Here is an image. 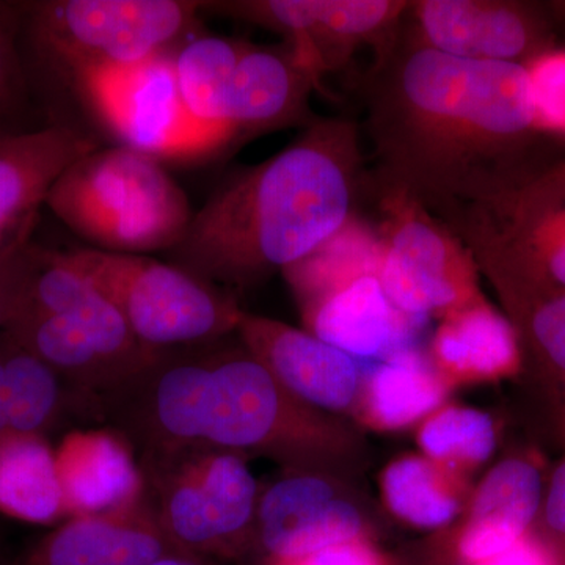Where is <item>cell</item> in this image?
<instances>
[{"label":"cell","mask_w":565,"mask_h":565,"mask_svg":"<svg viewBox=\"0 0 565 565\" xmlns=\"http://www.w3.org/2000/svg\"><path fill=\"white\" fill-rule=\"evenodd\" d=\"M360 98L371 177L441 223L565 154L564 140L539 126L526 66L445 54L405 20L374 51Z\"/></svg>","instance_id":"1"},{"label":"cell","mask_w":565,"mask_h":565,"mask_svg":"<svg viewBox=\"0 0 565 565\" xmlns=\"http://www.w3.org/2000/svg\"><path fill=\"white\" fill-rule=\"evenodd\" d=\"M367 172L359 122L316 118L273 158L223 181L170 263L211 285H258L359 217Z\"/></svg>","instance_id":"2"},{"label":"cell","mask_w":565,"mask_h":565,"mask_svg":"<svg viewBox=\"0 0 565 565\" xmlns=\"http://www.w3.org/2000/svg\"><path fill=\"white\" fill-rule=\"evenodd\" d=\"M44 204L92 248L125 255L172 250L195 215L162 162L122 145L71 163Z\"/></svg>","instance_id":"3"},{"label":"cell","mask_w":565,"mask_h":565,"mask_svg":"<svg viewBox=\"0 0 565 565\" xmlns=\"http://www.w3.org/2000/svg\"><path fill=\"white\" fill-rule=\"evenodd\" d=\"M110 300L145 348L177 351L236 332L243 313L232 297L172 263L96 248L65 252Z\"/></svg>","instance_id":"4"},{"label":"cell","mask_w":565,"mask_h":565,"mask_svg":"<svg viewBox=\"0 0 565 565\" xmlns=\"http://www.w3.org/2000/svg\"><path fill=\"white\" fill-rule=\"evenodd\" d=\"M202 10L203 2L185 0H50L28 9L29 32L74 82L178 50Z\"/></svg>","instance_id":"5"},{"label":"cell","mask_w":565,"mask_h":565,"mask_svg":"<svg viewBox=\"0 0 565 565\" xmlns=\"http://www.w3.org/2000/svg\"><path fill=\"white\" fill-rule=\"evenodd\" d=\"M363 204L373 207L379 280L401 315L446 316L484 299L473 256L422 204L375 181L370 172Z\"/></svg>","instance_id":"6"},{"label":"cell","mask_w":565,"mask_h":565,"mask_svg":"<svg viewBox=\"0 0 565 565\" xmlns=\"http://www.w3.org/2000/svg\"><path fill=\"white\" fill-rule=\"evenodd\" d=\"M148 504L174 548L233 563L256 539L258 486L243 457L199 448L154 462Z\"/></svg>","instance_id":"7"},{"label":"cell","mask_w":565,"mask_h":565,"mask_svg":"<svg viewBox=\"0 0 565 565\" xmlns=\"http://www.w3.org/2000/svg\"><path fill=\"white\" fill-rule=\"evenodd\" d=\"M177 51V50H174ZM74 81L82 102L122 147L162 161H202L228 145L193 120L182 102L173 52Z\"/></svg>","instance_id":"8"},{"label":"cell","mask_w":565,"mask_h":565,"mask_svg":"<svg viewBox=\"0 0 565 565\" xmlns=\"http://www.w3.org/2000/svg\"><path fill=\"white\" fill-rule=\"evenodd\" d=\"M212 388L207 448L222 451L307 452L323 441L310 405L292 396L247 349L210 351Z\"/></svg>","instance_id":"9"},{"label":"cell","mask_w":565,"mask_h":565,"mask_svg":"<svg viewBox=\"0 0 565 565\" xmlns=\"http://www.w3.org/2000/svg\"><path fill=\"white\" fill-rule=\"evenodd\" d=\"M404 20L424 44L445 54L527 66L559 50L565 2L416 0Z\"/></svg>","instance_id":"10"},{"label":"cell","mask_w":565,"mask_h":565,"mask_svg":"<svg viewBox=\"0 0 565 565\" xmlns=\"http://www.w3.org/2000/svg\"><path fill=\"white\" fill-rule=\"evenodd\" d=\"M405 0H234L203 10L281 33L323 77L341 71L356 51H374L399 29Z\"/></svg>","instance_id":"11"},{"label":"cell","mask_w":565,"mask_h":565,"mask_svg":"<svg viewBox=\"0 0 565 565\" xmlns=\"http://www.w3.org/2000/svg\"><path fill=\"white\" fill-rule=\"evenodd\" d=\"M467 248L501 253L565 288V154L494 202L444 223Z\"/></svg>","instance_id":"12"},{"label":"cell","mask_w":565,"mask_h":565,"mask_svg":"<svg viewBox=\"0 0 565 565\" xmlns=\"http://www.w3.org/2000/svg\"><path fill=\"white\" fill-rule=\"evenodd\" d=\"M308 332L352 359L404 352L403 316L379 280L377 263L344 267L299 299ZM407 318V316H405Z\"/></svg>","instance_id":"13"},{"label":"cell","mask_w":565,"mask_h":565,"mask_svg":"<svg viewBox=\"0 0 565 565\" xmlns=\"http://www.w3.org/2000/svg\"><path fill=\"white\" fill-rule=\"evenodd\" d=\"M322 77L292 44L245 43L230 82L226 122L236 143L316 120L311 92Z\"/></svg>","instance_id":"14"},{"label":"cell","mask_w":565,"mask_h":565,"mask_svg":"<svg viewBox=\"0 0 565 565\" xmlns=\"http://www.w3.org/2000/svg\"><path fill=\"white\" fill-rule=\"evenodd\" d=\"M236 332L244 348L310 407L345 411L359 394L355 359L308 330L243 311Z\"/></svg>","instance_id":"15"},{"label":"cell","mask_w":565,"mask_h":565,"mask_svg":"<svg viewBox=\"0 0 565 565\" xmlns=\"http://www.w3.org/2000/svg\"><path fill=\"white\" fill-rule=\"evenodd\" d=\"M31 315L70 316L104 359L131 381L159 355L137 340L118 308L66 258L65 252L44 250L11 319Z\"/></svg>","instance_id":"16"},{"label":"cell","mask_w":565,"mask_h":565,"mask_svg":"<svg viewBox=\"0 0 565 565\" xmlns=\"http://www.w3.org/2000/svg\"><path fill=\"white\" fill-rule=\"evenodd\" d=\"M362 531L359 511L319 476H288L259 498L256 541L269 561L360 541Z\"/></svg>","instance_id":"17"},{"label":"cell","mask_w":565,"mask_h":565,"mask_svg":"<svg viewBox=\"0 0 565 565\" xmlns=\"http://www.w3.org/2000/svg\"><path fill=\"white\" fill-rule=\"evenodd\" d=\"M68 519L122 514L145 503L147 475L125 435L74 430L55 449Z\"/></svg>","instance_id":"18"},{"label":"cell","mask_w":565,"mask_h":565,"mask_svg":"<svg viewBox=\"0 0 565 565\" xmlns=\"http://www.w3.org/2000/svg\"><path fill=\"white\" fill-rule=\"evenodd\" d=\"M96 148L98 141L70 126L0 132V248L39 215L52 185L71 163Z\"/></svg>","instance_id":"19"},{"label":"cell","mask_w":565,"mask_h":565,"mask_svg":"<svg viewBox=\"0 0 565 565\" xmlns=\"http://www.w3.org/2000/svg\"><path fill=\"white\" fill-rule=\"evenodd\" d=\"M174 552L143 503L122 514L73 516L14 565H147Z\"/></svg>","instance_id":"20"},{"label":"cell","mask_w":565,"mask_h":565,"mask_svg":"<svg viewBox=\"0 0 565 565\" xmlns=\"http://www.w3.org/2000/svg\"><path fill=\"white\" fill-rule=\"evenodd\" d=\"M150 390H143L145 418L150 419V435L156 459L206 448L212 370L210 351H163L140 374ZM148 435V437H150Z\"/></svg>","instance_id":"21"},{"label":"cell","mask_w":565,"mask_h":565,"mask_svg":"<svg viewBox=\"0 0 565 565\" xmlns=\"http://www.w3.org/2000/svg\"><path fill=\"white\" fill-rule=\"evenodd\" d=\"M542 503V478L534 463L509 459L479 486L459 553L471 565L500 555L527 535Z\"/></svg>","instance_id":"22"},{"label":"cell","mask_w":565,"mask_h":565,"mask_svg":"<svg viewBox=\"0 0 565 565\" xmlns=\"http://www.w3.org/2000/svg\"><path fill=\"white\" fill-rule=\"evenodd\" d=\"M476 267L492 281L514 327L520 349L565 375V288L527 273L489 248L470 250Z\"/></svg>","instance_id":"23"},{"label":"cell","mask_w":565,"mask_h":565,"mask_svg":"<svg viewBox=\"0 0 565 565\" xmlns=\"http://www.w3.org/2000/svg\"><path fill=\"white\" fill-rule=\"evenodd\" d=\"M434 355L441 371L460 381L505 377L516 373L523 360L514 327L486 299L445 316Z\"/></svg>","instance_id":"24"},{"label":"cell","mask_w":565,"mask_h":565,"mask_svg":"<svg viewBox=\"0 0 565 565\" xmlns=\"http://www.w3.org/2000/svg\"><path fill=\"white\" fill-rule=\"evenodd\" d=\"M3 332L50 364L63 382L82 392L114 397L132 382L104 359L90 337L70 316H20L11 319Z\"/></svg>","instance_id":"25"},{"label":"cell","mask_w":565,"mask_h":565,"mask_svg":"<svg viewBox=\"0 0 565 565\" xmlns=\"http://www.w3.org/2000/svg\"><path fill=\"white\" fill-rule=\"evenodd\" d=\"M0 515L32 525L68 516L55 451L43 435L9 430L0 437Z\"/></svg>","instance_id":"26"},{"label":"cell","mask_w":565,"mask_h":565,"mask_svg":"<svg viewBox=\"0 0 565 565\" xmlns=\"http://www.w3.org/2000/svg\"><path fill=\"white\" fill-rule=\"evenodd\" d=\"M244 46L245 41L199 36L173 52L174 73L185 109L193 120L228 147L236 140L226 122V98Z\"/></svg>","instance_id":"27"},{"label":"cell","mask_w":565,"mask_h":565,"mask_svg":"<svg viewBox=\"0 0 565 565\" xmlns=\"http://www.w3.org/2000/svg\"><path fill=\"white\" fill-rule=\"evenodd\" d=\"M445 394V382L426 360L412 351L397 352L367 377L364 414L382 429H401L433 415Z\"/></svg>","instance_id":"28"},{"label":"cell","mask_w":565,"mask_h":565,"mask_svg":"<svg viewBox=\"0 0 565 565\" xmlns=\"http://www.w3.org/2000/svg\"><path fill=\"white\" fill-rule=\"evenodd\" d=\"M0 356L6 367V412L10 430L43 435L62 412L61 375L3 330Z\"/></svg>","instance_id":"29"},{"label":"cell","mask_w":565,"mask_h":565,"mask_svg":"<svg viewBox=\"0 0 565 565\" xmlns=\"http://www.w3.org/2000/svg\"><path fill=\"white\" fill-rule=\"evenodd\" d=\"M386 505L397 519L416 527L448 525L459 512L451 479L427 457L408 456L386 468L382 478Z\"/></svg>","instance_id":"30"},{"label":"cell","mask_w":565,"mask_h":565,"mask_svg":"<svg viewBox=\"0 0 565 565\" xmlns=\"http://www.w3.org/2000/svg\"><path fill=\"white\" fill-rule=\"evenodd\" d=\"M424 456L444 468H468L484 463L493 455L497 433L484 412L448 407L434 412L419 429Z\"/></svg>","instance_id":"31"},{"label":"cell","mask_w":565,"mask_h":565,"mask_svg":"<svg viewBox=\"0 0 565 565\" xmlns=\"http://www.w3.org/2000/svg\"><path fill=\"white\" fill-rule=\"evenodd\" d=\"M39 215L22 226L21 232L0 248V332L17 313L25 288L43 258L44 248L33 243Z\"/></svg>","instance_id":"32"},{"label":"cell","mask_w":565,"mask_h":565,"mask_svg":"<svg viewBox=\"0 0 565 565\" xmlns=\"http://www.w3.org/2000/svg\"><path fill=\"white\" fill-rule=\"evenodd\" d=\"M526 68L539 126L565 140V50L548 52Z\"/></svg>","instance_id":"33"},{"label":"cell","mask_w":565,"mask_h":565,"mask_svg":"<svg viewBox=\"0 0 565 565\" xmlns=\"http://www.w3.org/2000/svg\"><path fill=\"white\" fill-rule=\"evenodd\" d=\"M20 11L13 3L0 2V121L21 96L22 76L17 50Z\"/></svg>","instance_id":"34"},{"label":"cell","mask_w":565,"mask_h":565,"mask_svg":"<svg viewBox=\"0 0 565 565\" xmlns=\"http://www.w3.org/2000/svg\"><path fill=\"white\" fill-rule=\"evenodd\" d=\"M269 565H388V563L374 546L360 539L348 544L329 546L296 559L269 561Z\"/></svg>","instance_id":"35"},{"label":"cell","mask_w":565,"mask_h":565,"mask_svg":"<svg viewBox=\"0 0 565 565\" xmlns=\"http://www.w3.org/2000/svg\"><path fill=\"white\" fill-rule=\"evenodd\" d=\"M475 565H559V563L548 545L527 534L500 555Z\"/></svg>","instance_id":"36"},{"label":"cell","mask_w":565,"mask_h":565,"mask_svg":"<svg viewBox=\"0 0 565 565\" xmlns=\"http://www.w3.org/2000/svg\"><path fill=\"white\" fill-rule=\"evenodd\" d=\"M546 525L565 535V462L561 463L550 482L545 498Z\"/></svg>","instance_id":"37"},{"label":"cell","mask_w":565,"mask_h":565,"mask_svg":"<svg viewBox=\"0 0 565 565\" xmlns=\"http://www.w3.org/2000/svg\"><path fill=\"white\" fill-rule=\"evenodd\" d=\"M147 565H232L226 561L212 559V557L189 555V553L174 552L159 557Z\"/></svg>","instance_id":"38"},{"label":"cell","mask_w":565,"mask_h":565,"mask_svg":"<svg viewBox=\"0 0 565 565\" xmlns=\"http://www.w3.org/2000/svg\"><path fill=\"white\" fill-rule=\"evenodd\" d=\"M0 404L6 407V367H3L2 356H0Z\"/></svg>","instance_id":"39"},{"label":"cell","mask_w":565,"mask_h":565,"mask_svg":"<svg viewBox=\"0 0 565 565\" xmlns=\"http://www.w3.org/2000/svg\"><path fill=\"white\" fill-rule=\"evenodd\" d=\"M9 418H7L6 407L0 404V437H2L3 434L9 433Z\"/></svg>","instance_id":"40"},{"label":"cell","mask_w":565,"mask_h":565,"mask_svg":"<svg viewBox=\"0 0 565 565\" xmlns=\"http://www.w3.org/2000/svg\"><path fill=\"white\" fill-rule=\"evenodd\" d=\"M0 565H2V563H0Z\"/></svg>","instance_id":"41"}]
</instances>
